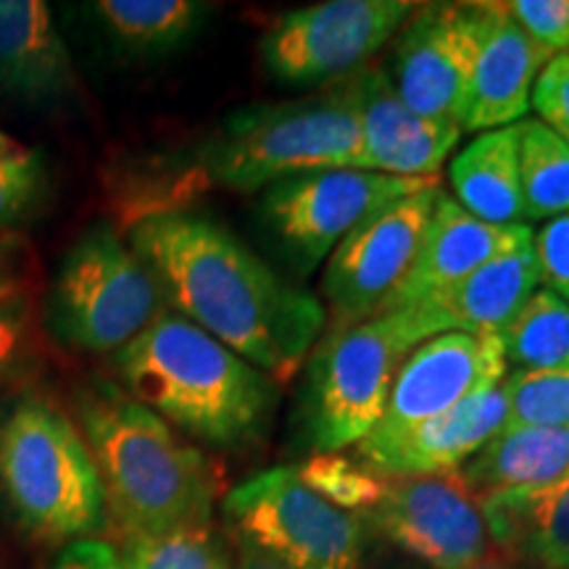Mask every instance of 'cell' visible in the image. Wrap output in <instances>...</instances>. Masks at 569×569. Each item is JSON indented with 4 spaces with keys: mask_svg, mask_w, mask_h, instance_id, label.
<instances>
[{
    "mask_svg": "<svg viewBox=\"0 0 569 569\" xmlns=\"http://www.w3.org/2000/svg\"><path fill=\"white\" fill-rule=\"evenodd\" d=\"M130 246L177 315L274 382H288L322 338V301L284 282L211 219L190 211L151 213L130 227Z\"/></svg>",
    "mask_w": 569,
    "mask_h": 569,
    "instance_id": "cell-1",
    "label": "cell"
},
{
    "mask_svg": "<svg viewBox=\"0 0 569 569\" xmlns=\"http://www.w3.org/2000/svg\"><path fill=\"white\" fill-rule=\"evenodd\" d=\"M74 422L88 443L122 543L209 528L217 478L203 453L122 386L88 380L74 396Z\"/></svg>",
    "mask_w": 569,
    "mask_h": 569,
    "instance_id": "cell-2",
    "label": "cell"
},
{
    "mask_svg": "<svg viewBox=\"0 0 569 569\" xmlns=\"http://www.w3.org/2000/svg\"><path fill=\"white\" fill-rule=\"evenodd\" d=\"M113 369L134 401L184 436L217 448L256 443L274 415L272 377L177 311H163L119 348Z\"/></svg>",
    "mask_w": 569,
    "mask_h": 569,
    "instance_id": "cell-3",
    "label": "cell"
},
{
    "mask_svg": "<svg viewBox=\"0 0 569 569\" xmlns=\"http://www.w3.org/2000/svg\"><path fill=\"white\" fill-rule=\"evenodd\" d=\"M451 332L427 306L382 311L365 322L325 330L306 365L298 425L311 453H338L372 432L386 411L398 369L425 340Z\"/></svg>",
    "mask_w": 569,
    "mask_h": 569,
    "instance_id": "cell-4",
    "label": "cell"
},
{
    "mask_svg": "<svg viewBox=\"0 0 569 569\" xmlns=\"http://www.w3.org/2000/svg\"><path fill=\"white\" fill-rule=\"evenodd\" d=\"M0 496L42 543L90 540L106 525V496L80 427L51 398L19 396L0 417Z\"/></svg>",
    "mask_w": 569,
    "mask_h": 569,
    "instance_id": "cell-5",
    "label": "cell"
},
{
    "mask_svg": "<svg viewBox=\"0 0 569 569\" xmlns=\"http://www.w3.org/2000/svg\"><path fill=\"white\" fill-rule=\"evenodd\" d=\"M325 169H361V132L343 84L309 101L234 111L193 159L198 182L234 193Z\"/></svg>",
    "mask_w": 569,
    "mask_h": 569,
    "instance_id": "cell-6",
    "label": "cell"
},
{
    "mask_svg": "<svg viewBox=\"0 0 569 569\" xmlns=\"http://www.w3.org/2000/svg\"><path fill=\"white\" fill-rule=\"evenodd\" d=\"M167 306L146 261L109 222L92 224L63 256L46 298V327L61 346L117 353Z\"/></svg>",
    "mask_w": 569,
    "mask_h": 569,
    "instance_id": "cell-7",
    "label": "cell"
},
{
    "mask_svg": "<svg viewBox=\"0 0 569 569\" xmlns=\"http://www.w3.org/2000/svg\"><path fill=\"white\" fill-rule=\"evenodd\" d=\"M234 538L259 546L293 569H361L365 525L319 498L296 467L253 475L224 498Z\"/></svg>",
    "mask_w": 569,
    "mask_h": 569,
    "instance_id": "cell-8",
    "label": "cell"
},
{
    "mask_svg": "<svg viewBox=\"0 0 569 569\" xmlns=\"http://www.w3.org/2000/svg\"><path fill=\"white\" fill-rule=\"evenodd\" d=\"M436 180H407L365 169L284 177L261 196L259 217L298 274H311L367 217Z\"/></svg>",
    "mask_w": 569,
    "mask_h": 569,
    "instance_id": "cell-9",
    "label": "cell"
},
{
    "mask_svg": "<svg viewBox=\"0 0 569 569\" xmlns=\"http://www.w3.org/2000/svg\"><path fill=\"white\" fill-rule=\"evenodd\" d=\"M407 0H327L284 13L261 40L274 80L296 88L348 80L407 24Z\"/></svg>",
    "mask_w": 569,
    "mask_h": 569,
    "instance_id": "cell-10",
    "label": "cell"
},
{
    "mask_svg": "<svg viewBox=\"0 0 569 569\" xmlns=\"http://www.w3.org/2000/svg\"><path fill=\"white\" fill-rule=\"evenodd\" d=\"M440 193L438 184H430L398 198L340 240L322 274V296L330 306L327 330H343L380 315L415 264Z\"/></svg>",
    "mask_w": 569,
    "mask_h": 569,
    "instance_id": "cell-11",
    "label": "cell"
},
{
    "mask_svg": "<svg viewBox=\"0 0 569 569\" xmlns=\"http://www.w3.org/2000/svg\"><path fill=\"white\" fill-rule=\"evenodd\" d=\"M367 519L403 553L432 569L488 565L490 536L480 503L459 472L388 478Z\"/></svg>",
    "mask_w": 569,
    "mask_h": 569,
    "instance_id": "cell-12",
    "label": "cell"
},
{
    "mask_svg": "<svg viewBox=\"0 0 569 569\" xmlns=\"http://www.w3.org/2000/svg\"><path fill=\"white\" fill-rule=\"evenodd\" d=\"M478 46V3L417 6L393 51L390 80L398 98L417 117L461 130Z\"/></svg>",
    "mask_w": 569,
    "mask_h": 569,
    "instance_id": "cell-13",
    "label": "cell"
},
{
    "mask_svg": "<svg viewBox=\"0 0 569 569\" xmlns=\"http://www.w3.org/2000/svg\"><path fill=\"white\" fill-rule=\"evenodd\" d=\"M501 336L440 332L417 346L398 369L386 411L369 438H390L457 409L507 380ZM367 438V436H365Z\"/></svg>",
    "mask_w": 569,
    "mask_h": 569,
    "instance_id": "cell-14",
    "label": "cell"
},
{
    "mask_svg": "<svg viewBox=\"0 0 569 569\" xmlns=\"http://www.w3.org/2000/svg\"><path fill=\"white\" fill-rule=\"evenodd\" d=\"M361 132V169L407 180H432L465 132L417 117L398 98L386 69L365 67L343 80Z\"/></svg>",
    "mask_w": 569,
    "mask_h": 569,
    "instance_id": "cell-15",
    "label": "cell"
},
{
    "mask_svg": "<svg viewBox=\"0 0 569 569\" xmlns=\"http://www.w3.org/2000/svg\"><path fill=\"white\" fill-rule=\"evenodd\" d=\"M532 238L536 234L528 224L480 222L457 201L440 193L415 264L382 306V311L436 301L480 267H486L488 261L530 248Z\"/></svg>",
    "mask_w": 569,
    "mask_h": 569,
    "instance_id": "cell-16",
    "label": "cell"
},
{
    "mask_svg": "<svg viewBox=\"0 0 569 569\" xmlns=\"http://www.w3.org/2000/svg\"><path fill=\"white\" fill-rule=\"evenodd\" d=\"M507 425V393L501 386L467 398L457 409L427 419L390 438H361L353 459L382 478L459 472Z\"/></svg>",
    "mask_w": 569,
    "mask_h": 569,
    "instance_id": "cell-17",
    "label": "cell"
},
{
    "mask_svg": "<svg viewBox=\"0 0 569 569\" xmlns=\"http://www.w3.org/2000/svg\"><path fill=\"white\" fill-rule=\"evenodd\" d=\"M480 46L469 82L461 132L519 124L530 113L532 88L553 56L536 46L503 3H478Z\"/></svg>",
    "mask_w": 569,
    "mask_h": 569,
    "instance_id": "cell-18",
    "label": "cell"
},
{
    "mask_svg": "<svg viewBox=\"0 0 569 569\" xmlns=\"http://www.w3.org/2000/svg\"><path fill=\"white\" fill-rule=\"evenodd\" d=\"M74 84L51 9L40 0H0V96L53 106L67 101Z\"/></svg>",
    "mask_w": 569,
    "mask_h": 569,
    "instance_id": "cell-19",
    "label": "cell"
},
{
    "mask_svg": "<svg viewBox=\"0 0 569 569\" xmlns=\"http://www.w3.org/2000/svg\"><path fill=\"white\" fill-rule=\"evenodd\" d=\"M475 498L530 496L569 478V427H515L459 469Z\"/></svg>",
    "mask_w": 569,
    "mask_h": 569,
    "instance_id": "cell-20",
    "label": "cell"
},
{
    "mask_svg": "<svg viewBox=\"0 0 569 569\" xmlns=\"http://www.w3.org/2000/svg\"><path fill=\"white\" fill-rule=\"evenodd\" d=\"M540 288L536 251L503 253L436 301L422 303L446 317L451 332L501 336Z\"/></svg>",
    "mask_w": 569,
    "mask_h": 569,
    "instance_id": "cell-21",
    "label": "cell"
},
{
    "mask_svg": "<svg viewBox=\"0 0 569 569\" xmlns=\"http://www.w3.org/2000/svg\"><path fill=\"white\" fill-rule=\"evenodd\" d=\"M490 543L540 569H569V478L530 496L478 498Z\"/></svg>",
    "mask_w": 569,
    "mask_h": 569,
    "instance_id": "cell-22",
    "label": "cell"
},
{
    "mask_svg": "<svg viewBox=\"0 0 569 569\" xmlns=\"http://www.w3.org/2000/svg\"><path fill=\"white\" fill-rule=\"evenodd\" d=\"M459 206L488 224H525L519 188V124L480 132L451 161Z\"/></svg>",
    "mask_w": 569,
    "mask_h": 569,
    "instance_id": "cell-23",
    "label": "cell"
},
{
    "mask_svg": "<svg viewBox=\"0 0 569 569\" xmlns=\"http://www.w3.org/2000/svg\"><path fill=\"white\" fill-rule=\"evenodd\" d=\"M209 11V3L196 0H98L90 6L103 32L132 56L177 51L196 38Z\"/></svg>",
    "mask_w": 569,
    "mask_h": 569,
    "instance_id": "cell-24",
    "label": "cell"
},
{
    "mask_svg": "<svg viewBox=\"0 0 569 569\" xmlns=\"http://www.w3.org/2000/svg\"><path fill=\"white\" fill-rule=\"evenodd\" d=\"M501 346L515 372H569V303L538 288L501 332Z\"/></svg>",
    "mask_w": 569,
    "mask_h": 569,
    "instance_id": "cell-25",
    "label": "cell"
},
{
    "mask_svg": "<svg viewBox=\"0 0 569 569\" xmlns=\"http://www.w3.org/2000/svg\"><path fill=\"white\" fill-rule=\"evenodd\" d=\"M519 188L525 222L569 213V146L538 119L519 122Z\"/></svg>",
    "mask_w": 569,
    "mask_h": 569,
    "instance_id": "cell-26",
    "label": "cell"
},
{
    "mask_svg": "<svg viewBox=\"0 0 569 569\" xmlns=\"http://www.w3.org/2000/svg\"><path fill=\"white\" fill-rule=\"evenodd\" d=\"M296 472L319 498L348 515L377 507L388 488V478L365 467L359 459L343 457L340 451L311 453L301 467H296Z\"/></svg>",
    "mask_w": 569,
    "mask_h": 569,
    "instance_id": "cell-27",
    "label": "cell"
},
{
    "mask_svg": "<svg viewBox=\"0 0 569 569\" xmlns=\"http://www.w3.org/2000/svg\"><path fill=\"white\" fill-rule=\"evenodd\" d=\"M40 306L30 282L0 290V388L30 372L38 356Z\"/></svg>",
    "mask_w": 569,
    "mask_h": 569,
    "instance_id": "cell-28",
    "label": "cell"
},
{
    "mask_svg": "<svg viewBox=\"0 0 569 569\" xmlns=\"http://www.w3.org/2000/svg\"><path fill=\"white\" fill-rule=\"evenodd\" d=\"M127 569H230L222 546L209 528H188L159 538L122 543Z\"/></svg>",
    "mask_w": 569,
    "mask_h": 569,
    "instance_id": "cell-29",
    "label": "cell"
},
{
    "mask_svg": "<svg viewBox=\"0 0 569 569\" xmlns=\"http://www.w3.org/2000/svg\"><path fill=\"white\" fill-rule=\"evenodd\" d=\"M507 425L569 427V372H511L503 380Z\"/></svg>",
    "mask_w": 569,
    "mask_h": 569,
    "instance_id": "cell-30",
    "label": "cell"
},
{
    "mask_svg": "<svg viewBox=\"0 0 569 569\" xmlns=\"http://www.w3.org/2000/svg\"><path fill=\"white\" fill-rule=\"evenodd\" d=\"M51 190V174L42 153L24 148L0 161V234L30 222Z\"/></svg>",
    "mask_w": 569,
    "mask_h": 569,
    "instance_id": "cell-31",
    "label": "cell"
},
{
    "mask_svg": "<svg viewBox=\"0 0 569 569\" xmlns=\"http://www.w3.org/2000/svg\"><path fill=\"white\" fill-rule=\"evenodd\" d=\"M509 17L549 56L569 53V0H511Z\"/></svg>",
    "mask_w": 569,
    "mask_h": 569,
    "instance_id": "cell-32",
    "label": "cell"
},
{
    "mask_svg": "<svg viewBox=\"0 0 569 569\" xmlns=\"http://www.w3.org/2000/svg\"><path fill=\"white\" fill-rule=\"evenodd\" d=\"M530 109L538 111V122H543L569 146V53L553 56L540 71Z\"/></svg>",
    "mask_w": 569,
    "mask_h": 569,
    "instance_id": "cell-33",
    "label": "cell"
},
{
    "mask_svg": "<svg viewBox=\"0 0 569 569\" xmlns=\"http://www.w3.org/2000/svg\"><path fill=\"white\" fill-rule=\"evenodd\" d=\"M540 284L569 303V213L553 217L532 238Z\"/></svg>",
    "mask_w": 569,
    "mask_h": 569,
    "instance_id": "cell-34",
    "label": "cell"
},
{
    "mask_svg": "<svg viewBox=\"0 0 569 569\" xmlns=\"http://www.w3.org/2000/svg\"><path fill=\"white\" fill-rule=\"evenodd\" d=\"M53 569H127L122 553L106 540H77L69 543Z\"/></svg>",
    "mask_w": 569,
    "mask_h": 569,
    "instance_id": "cell-35",
    "label": "cell"
},
{
    "mask_svg": "<svg viewBox=\"0 0 569 569\" xmlns=\"http://www.w3.org/2000/svg\"><path fill=\"white\" fill-rule=\"evenodd\" d=\"M27 246L17 232L0 234V290L27 280Z\"/></svg>",
    "mask_w": 569,
    "mask_h": 569,
    "instance_id": "cell-36",
    "label": "cell"
},
{
    "mask_svg": "<svg viewBox=\"0 0 569 569\" xmlns=\"http://www.w3.org/2000/svg\"><path fill=\"white\" fill-rule=\"evenodd\" d=\"M234 567L232 569H293L290 565H284L272 553L261 551L259 546L248 543L243 538H234Z\"/></svg>",
    "mask_w": 569,
    "mask_h": 569,
    "instance_id": "cell-37",
    "label": "cell"
},
{
    "mask_svg": "<svg viewBox=\"0 0 569 569\" xmlns=\"http://www.w3.org/2000/svg\"><path fill=\"white\" fill-rule=\"evenodd\" d=\"M21 151H24V146H19L11 134H6L3 130H0V161L11 159V156H19Z\"/></svg>",
    "mask_w": 569,
    "mask_h": 569,
    "instance_id": "cell-38",
    "label": "cell"
},
{
    "mask_svg": "<svg viewBox=\"0 0 569 569\" xmlns=\"http://www.w3.org/2000/svg\"><path fill=\"white\" fill-rule=\"evenodd\" d=\"M480 569H507V567H493V565H486V567H480Z\"/></svg>",
    "mask_w": 569,
    "mask_h": 569,
    "instance_id": "cell-39",
    "label": "cell"
}]
</instances>
